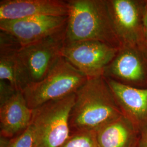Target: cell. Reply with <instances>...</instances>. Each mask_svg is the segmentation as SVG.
Instances as JSON below:
<instances>
[{
  "mask_svg": "<svg viewBox=\"0 0 147 147\" xmlns=\"http://www.w3.org/2000/svg\"><path fill=\"white\" fill-rule=\"evenodd\" d=\"M136 147H147V126L139 132Z\"/></svg>",
  "mask_w": 147,
  "mask_h": 147,
  "instance_id": "e0dca14e",
  "label": "cell"
},
{
  "mask_svg": "<svg viewBox=\"0 0 147 147\" xmlns=\"http://www.w3.org/2000/svg\"><path fill=\"white\" fill-rule=\"evenodd\" d=\"M65 43L96 40L114 47L121 44L115 31L107 1L68 0Z\"/></svg>",
  "mask_w": 147,
  "mask_h": 147,
  "instance_id": "7a4b0ae2",
  "label": "cell"
},
{
  "mask_svg": "<svg viewBox=\"0 0 147 147\" xmlns=\"http://www.w3.org/2000/svg\"><path fill=\"white\" fill-rule=\"evenodd\" d=\"M68 16H39L1 21L0 30L24 47L65 31Z\"/></svg>",
  "mask_w": 147,
  "mask_h": 147,
  "instance_id": "9c48e42d",
  "label": "cell"
},
{
  "mask_svg": "<svg viewBox=\"0 0 147 147\" xmlns=\"http://www.w3.org/2000/svg\"><path fill=\"white\" fill-rule=\"evenodd\" d=\"M67 1L1 0L0 21H11L32 17L68 16Z\"/></svg>",
  "mask_w": 147,
  "mask_h": 147,
  "instance_id": "30bf717a",
  "label": "cell"
},
{
  "mask_svg": "<svg viewBox=\"0 0 147 147\" xmlns=\"http://www.w3.org/2000/svg\"><path fill=\"white\" fill-rule=\"evenodd\" d=\"M105 79L123 116L131 121L138 132L147 126V88L134 87Z\"/></svg>",
  "mask_w": 147,
  "mask_h": 147,
  "instance_id": "8fae6325",
  "label": "cell"
},
{
  "mask_svg": "<svg viewBox=\"0 0 147 147\" xmlns=\"http://www.w3.org/2000/svg\"><path fill=\"white\" fill-rule=\"evenodd\" d=\"M6 147H34V137L31 127L28 126L21 134L9 139Z\"/></svg>",
  "mask_w": 147,
  "mask_h": 147,
  "instance_id": "2e32d148",
  "label": "cell"
},
{
  "mask_svg": "<svg viewBox=\"0 0 147 147\" xmlns=\"http://www.w3.org/2000/svg\"><path fill=\"white\" fill-rule=\"evenodd\" d=\"M143 31L146 41L147 43V1L146 2L144 10L143 13Z\"/></svg>",
  "mask_w": 147,
  "mask_h": 147,
  "instance_id": "ac0fdd59",
  "label": "cell"
},
{
  "mask_svg": "<svg viewBox=\"0 0 147 147\" xmlns=\"http://www.w3.org/2000/svg\"><path fill=\"white\" fill-rule=\"evenodd\" d=\"M32 115L21 91L0 101L1 137L11 139L21 134L30 125Z\"/></svg>",
  "mask_w": 147,
  "mask_h": 147,
  "instance_id": "7c38bea8",
  "label": "cell"
},
{
  "mask_svg": "<svg viewBox=\"0 0 147 147\" xmlns=\"http://www.w3.org/2000/svg\"><path fill=\"white\" fill-rule=\"evenodd\" d=\"M98 147H133L136 144L139 132L124 116L96 131Z\"/></svg>",
  "mask_w": 147,
  "mask_h": 147,
  "instance_id": "5bb4252c",
  "label": "cell"
},
{
  "mask_svg": "<svg viewBox=\"0 0 147 147\" xmlns=\"http://www.w3.org/2000/svg\"><path fill=\"white\" fill-rule=\"evenodd\" d=\"M75 93L33 110L31 127L34 147H59L70 134L69 118Z\"/></svg>",
  "mask_w": 147,
  "mask_h": 147,
  "instance_id": "3957f363",
  "label": "cell"
},
{
  "mask_svg": "<svg viewBox=\"0 0 147 147\" xmlns=\"http://www.w3.org/2000/svg\"><path fill=\"white\" fill-rule=\"evenodd\" d=\"M136 145H137V143H136V145H135V146H134V147H136Z\"/></svg>",
  "mask_w": 147,
  "mask_h": 147,
  "instance_id": "d6986e66",
  "label": "cell"
},
{
  "mask_svg": "<svg viewBox=\"0 0 147 147\" xmlns=\"http://www.w3.org/2000/svg\"><path fill=\"white\" fill-rule=\"evenodd\" d=\"M65 40V30L39 42L20 47L18 56L30 84L40 81L51 70L62 57Z\"/></svg>",
  "mask_w": 147,
  "mask_h": 147,
  "instance_id": "52a82bcc",
  "label": "cell"
},
{
  "mask_svg": "<svg viewBox=\"0 0 147 147\" xmlns=\"http://www.w3.org/2000/svg\"><path fill=\"white\" fill-rule=\"evenodd\" d=\"M104 76L127 86L147 88V51L122 46L105 69Z\"/></svg>",
  "mask_w": 147,
  "mask_h": 147,
  "instance_id": "ba28073f",
  "label": "cell"
},
{
  "mask_svg": "<svg viewBox=\"0 0 147 147\" xmlns=\"http://www.w3.org/2000/svg\"><path fill=\"white\" fill-rule=\"evenodd\" d=\"M20 45L8 34L0 33V80L7 82L14 89L21 91L30 84L18 56Z\"/></svg>",
  "mask_w": 147,
  "mask_h": 147,
  "instance_id": "4fadbf2b",
  "label": "cell"
},
{
  "mask_svg": "<svg viewBox=\"0 0 147 147\" xmlns=\"http://www.w3.org/2000/svg\"><path fill=\"white\" fill-rule=\"evenodd\" d=\"M146 1L107 0L115 31L121 47L130 46L147 51L143 18Z\"/></svg>",
  "mask_w": 147,
  "mask_h": 147,
  "instance_id": "5b68a950",
  "label": "cell"
},
{
  "mask_svg": "<svg viewBox=\"0 0 147 147\" xmlns=\"http://www.w3.org/2000/svg\"><path fill=\"white\" fill-rule=\"evenodd\" d=\"M123 116L104 76L88 78L75 93L70 114V133L96 131Z\"/></svg>",
  "mask_w": 147,
  "mask_h": 147,
  "instance_id": "6da1fadb",
  "label": "cell"
},
{
  "mask_svg": "<svg viewBox=\"0 0 147 147\" xmlns=\"http://www.w3.org/2000/svg\"><path fill=\"white\" fill-rule=\"evenodd\" d=\"M59 147H98L96 132L82 131L70 133Z\"/></svg>",
  "mask_w": 147,
  "mask_h": 147,
  "instance_id": "9a60e30c",
  "label": "cell"
},
{
  "mask_svg": "<svg viewBox=\"0 0 147 147\" xmlns=\"http://www.w3.org/2000/svg\"><path fill=\"white\" fill-rule=\"evenodd\" d=\"M119 48L96 40L65 43L62 57L87 78L104 76Z\"/></svg>",
  "mask_w": 147,
  "mask_h": 147,
  "instance_id": "8992f818",
  "label": "cell"
},
{
  "mask_svg": "<svg viewBox=\"0 0 147 147\" xmlns=\"http://www.w3.org/2000/svg\"><path fill=\"white\" fill-rule=\"evenodd\" d=\"M88 78L62 57L47 75L22 90L28 106L34 109L50 101L75 94Z\"/></svg>",
  "mask_w": 147,
  "mask_h": 147,
  "instance_id": "277c9868",
  "label": "cell"
}]
</instances>
